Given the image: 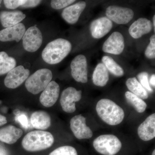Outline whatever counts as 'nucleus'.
I'll list each match as a JSON object with an SVG mask.
<instances>
[{"label":"nucleus","instance_id":"c9c22d12","mask_svg":"<svg viewBox=\"0 0 155 155\" xmlns=\"http://www.w3.org/2000/svg\"><path fill=\"white\" fill-rule=\"evenodd\" d=\"M153 24L154 28V31H155V15H154L153 17Z\"/></svg>","mask_w":155,"mask_h":155},{"label":"nucleus","instance_id":"f8f14e48","mask_svg":"<svg viewBox=\"0 0 155 155\" xmlns=\"http://www.w3.org/2000/svg\"><path fill=\"white\" fill-rule=\"evenodd\" d=\"M125 48L123 35L120 32H113L103 45L102 49L104 52L119 55L122 54Z\"/></svg>","mask_w":155,"mask_h":155},{"label":"nucleus","instance_id":"2f4dec72","mask_svg":"<svg viewBox=\"0 0 155 155\" xmlns=\"http://www.w3.org/2000/svg\"><path fill=\"white\" fill-rule=\"evenodd\" d=\"M41 1H36V0H29V1H26V2L24 5L21 6L22 8H34L38 5L41 2Z\"/></svg>","mask_w":155,"mask_h":155},{"label":"nucleus","instance_id":"1a4fd4ad","mask_svg":"<svg viewBox=\"0 0 155 155\" xmlns=\"http://www.w3.org/2000/svg\"><path fill=\"white\" fill-rule=\"evenodd\" d=\"M71 75L76 81L86 83L88 81L87 64L86 57L78 55L72 60L70 65Z\"/></svg>","mask_w":155,"mask_h":155},{"label":"nucleus","instance_id":"9b49d317","mask_svg":"<svg viewBox=\"0 0 155 155\" xmlns=\"http://www.w3.org/2000/svg\"><path fill=\"white\" fill-rule=\"evenodd\" d=\"M107 17L118 24H126L133 19L134 13L131 9L117 6H110L106 12Z\"/></svg>","mask_w":155,"mask_h":155},{"label":"nucleus","instance_id":"c85d7f7f","mask_svg":"<svg viewBox=\"0 0 155 155\" xmlns=\"http://www.w3.org/2000/svg\"><path fill=\"white\" fill-rule=\"evenodd\" d=\"M74 0H53L51 1L52 8L55 10H59L66 8L75 2Z\"/></svg>","mask_w":155,"mask_h":155},{"label":"nucleus","instance_id":"f704fd0d","mask_svg":"<svg viewBox=\"0 0 155 155\" xmlns=\"http://www.w3.org/2000/svg\"><path fill=\"white\" fill-rule=\"evenodd\" d=\"M150 84L155 87V74H153L151 76L150 78Z\"/></svg>","mask_w":155,"mask_h":155},{"label":"nucleus","instance_id":"5701e85b","mask_svg":"<svg viewBox=\"0 0 155 155\" xmlns=\"http://www.w3.org/2000/svg\"><path fill=\"white\" fill-rule=\"evenodd\" d=\"M126 85L130 92L142 99H147L148 98V94L146 90L142 86L136 78H130L127 79Z\"/></svg>","mask_w":155,"mask_h":155},{"label":"nucleus","instance_id":"e433bc0d","mask_svg":"<svg viewBox=\"0 0 155 155\" xmlns=\"http://www.w3.org/2000/svg\"><path fill=\"white\" fill-rule=\"evenodd\" d=\"M152 155H155V150H154L153 151L152 154Z\"/></svg>","mask_w":155,"mask_h":155},{"label":"nucleus","instance_id":"6ab92c4d","mask_svg":"<svg viewBox=\"0 0 155 155\" xmlns=\"http://www.w3.org/2000/svg\"><path fill=\"white\" fill-rule=\"evenodd\" d=\"M25 17L21 11H2L0 12V22L3 27L9 28L19 24Z\"/></svg>","mask_w":155,"mask_h":155},{"label":"nucleus","instance_id":"ddd939ff","mask_svg":"<svg viewBox=\"0 0 155 155\" xmlns=\"http://www.w3.org/2000/svg\"><path fill=\"white\" fill-rule=\"evenodd\" d=\"M60 92L59 84L55 81H51L40 97L41 104L46 107H52L58 101Z\"/></svg>","mask_w":155,"mask_h":155},{"label":"nucleus","instance_id":"a211bd4d","mask_svg":"<svg viewBox=\"0 0 155 155\" xmlns=\"http://www.w3.org/2000/svg\"><path fill=\"white\" fill-rule=\"evenodd\" d=\"M86 4L84 2H78L69 6L63 10L62 17L70 24H74L78 21L81 14L86 8Z\"/></svg>","mask_w":155,"mask_h":155},{"label":"nucleus","instance_id":"412c9836","mask_svg":"<svg viewBox=\"0 0 155 155\" xmlns=\"http://www.w3.org/2000/svg\"><path fill=\"white\" fill-rule=\"evenodd\" d=\"M30 121L32 127L38 130H46L51 125V118L49 114L44 111L34 112L31 116Z\"/></svg>","mask_w":155,"mask_h":155},{"label":"nucleus","instance_id":"2eb2a0df","mask_svg":"<svg viewBox=\"0 0 155 155\" xmlns=\"http://www.w3.org/2000/svg\"><path fill=\"white\" fill-rule=\"evenodd\" d=\"M139 137L144 141L151 140L155 137V114L150 115L139 126L137 129Z\"/></svg>","mask_w":155,"mask_h":155},{"label":"nucleus","instance_id":"a878e982","mask_svg":"<svg viewBox=\"0 0 155 155\" xmlns=\"http://www.w3.org/2000/svg\"><path fill=\"white\" fill-rule=\"evenodd\" d=\"M102 61L108 71L115 76L121 77L124 75V72L123 69L110 57L104 56Z\"/></svg>","mask_w":155,"mask_h":155},{"label":"nucleus","instance_id":"39448f33","mask_svg":"<svg viewBox=\"0 0 155 155\" xmlns=\"http://www.w3.org/2000/svg\"><path fill=\"white\" fill-rule=\"evenodd\" d=\"M94 148L103 155H116L122 147V143L116 136L103 134L95 139L93 143Z\"/></svg>","mask_w":155,"mask_h":155},{"label":"nucleus","instance_id":"6e6552de","mask_svg":"<svg viewBox=\"0 0 155 155\" xmlns=\"http://www.w3.org/2000/svg\"><path fill=\"white\" fill-rule=\"evenodd\" d=\"M70 127L73 134L78 139H88L93 135L91 129L86 125V118L81 114L72 117L70 121Z\"/></svg>","mask_w":155,"mask_h":155},{"label":"nucleus","instance_id":"7c9ffc66","mask_svg":"<svg viewBox=\"0 0 155 155\" xmlns=\"http://www.w3.org/2000/svg\"><path fill=\"white\" fill-rule=\"evenodd\" d=\"M25 0H5L4 3L6 8L9 9H15L25 4Z\"/></svg>","mask_w":155,"mask_h":155},{"label":"nucleus","instance_id":"4468645a","mask_svg":"<svg viewBox=\"0 0 155 155\" xmlns=\"http://www.w3.org/2000/svg\"><path fill=\"white\" fill-rule=\"evenodd\" d=\"M113 27V22L107 17H102L93 21L91 23L90 31L94 38L104 37Z\"/></svg>","mask_w":155,"mask_h":155},{"label":"nucleus","instance_id":"20e7f679","mask_svg":"<svg viewBox=\"0 0 155 155\" xmlns=\"http://www.w3.org/2000/svg\"><path fill=\"white\" fill-rule=\"evenodd\" d=\"M52 78V72L50 69L46 68L39 69L27 78L25 87L31 93L38 94L44 90Z\"/></svg>","mask_w":155,"mask_h":155},{"label":"nucleus","instance_id":"dca6fc26","mask_svg":"<svg viewBox=\"0 0 155 155\" xmlns=\"http://www.w3.org/2000/svg\"><path fill=\"white\" fill-rule=\"evenodd\" d=\"M25 31V26L22 23L5 28L0 31V41L8 42L15 41L18 42L22 38Z\"/></svg>","mask_w":155,"mask_h":155},{"label":"nucleus","instance_id":"f257e3e1","mask_svg":"<svg viewBox=\"0 0 155 155\" xmlns=\"http://www.w3.org/2000/svg\"><path fill=\"white\" fill-rule=\"evenodd\" d=\"M96 110L99 117L106 124L111 126L119 125L125 117L123 109L108 99L100 100L97 103Z\"/></svg>","mask_w":155,"mask_h":155},{"label":"nucleus","instance_id":"4be33fe9","mask_svg":"<svg viewBox=\"0 0 155 155\" xmlns=\"http://www.w3.org/2000/svg\"><path fill=\"white\" fill-rule=\"evenodd\" d=\"M109 80V74L107 69L103 63L97 64L92 75V80L95 85L104 87Z\"/></svg>","mask_w":155,"mask_h":155},{"label":"nucleus","instance_id":"f3484780","mask_svg":"<svg viewBox=\"0 0 155 155\" xmlns=\"http://www.w3.org/2000/svg\"><path fill=\"white\" fill-rule=\"evenodd\" d=\"M152 29L151 22L145 18H140L133 22L129 27V33L134 38L137 39L148 34Z\"/></svg>","mask_w":155,"mask_h":155},{"label":"nucleus","instance_id":"9d476101","mask_svg":"<svg viewBox=\"0 0 155 155\" xmlns=\"http://www.w3.org/2000/svg\"><path fill=\"white\" fill-rule=\"evenodd\" d=\"M30 71L22 66L15 67L7 74L4 80L5 86L8 88L15 89L27 80Z\"/></svg>","mask_w":155,"mask_h":155},{"label":"nucleus","instance_id":"b1692460","mask_svg":"<svg viewBox=\"0 0 155 155\" xmlns=\"http://www.w3.org/2000/svg\"><path fill=\"white\" fill-rule=\"evenodd\" d=\"M17 62L5 52H0V75L8 73L16 67Z\"/></svg>","mask_w":155,"mask_h":155},{"label":"nucleus","instance_id":"72a5a7b5","mask_svg":"<svg viewBox=\"0 0 155 155\" xmlns=\"http://www.w3.org/2000/svg\"><path fill=\"white\" fill-rule=\"evenodd\" d=\"M7 123V118L5 116L0 114V126H2Z\"/></svg>","mask_w":155,"mask_h":155},{"label":"nucleus","instance_id":"4c0bfd02","mask_svg":"<svg viewBox=\"0 0 155 155\" xmlns=\"http://www.w3.org/2000/svg\"><path fill=\"white\" fill-rule=\"evenodd\" d=\"M2 2V1H0V5H1V3Z\"/></svg>","mask_w":155,"mask_h":155},{"label":"nucleus","instance_id":"bb28decb","mask_svg":"<svg viewBox=\"0 0 155 155\" xmlns=\"http://www.w3.org/2000/svg\"><path fill=\"white\" fill-rule=\"evenodd\" d=\"M49 155H78V153L74 147L64 146L54 150Z\"/></svg>","mask_w":155,"mask_h":155},{"label":"nucleus","instance_id":"c756f323","mask_svg":"<svg viewBox=\"0 0 155 155\" xmlns=\"http://www.w3.org/2000/svg\"><path fill=\"white\" fill-rule=\"evenodd\" d=\"M146 57L149 59L155 58V35H153L150 38V42L145 52Z\"/></svg>","mask_w":155,"mask_h":155},{"label":"nucleus","instance_id":"cd10ccee","mask_svg":"<svg viewBox=\"0 0 155 155\" xmlns=\"http://www.w3.org/2000/svg\"><path fill=\"white\" fill-rule=\"evenodd\" d=\"M137 78L140 81V83L146 90L149 92H153V90L150 85L148 81V74L147 72H140L137 75Z\"/></svg>","mask_w":155,"mask_h":155},{"label":"nucleus","instance_id":"aec40b11","mask_svg":"<svg viewBox=\"0 0 155 155\" xmlns=\"http://www.w3.org/2000/svg\"><path fill=\"white\" fill-rule=\"evenodd\" d=\"M22 134V129L14 125H9L0 129V141L7 144H14Z\"/></svg>","mask_w":155,"mask_h":155},{"label":"nucleus","instance_id":"7ed1b4c3","mask_svg":"<svg viewBox=\"0 0 155 155\" xmlns=\"http://www.w3.org/2000/svg\"><path fill=\"white\" fill-rule=\"evenodd\" d=\"M54 142V137L50 132L42 130L31 131L22 139L23 148L31 152L40 151L51 147Z\"/></svg>","mask_w":155,"mask_h":155},{"label":"nucleus","instance_id":"473e14b6","mask_svg":"<svg viewBox=\"0 0 155 155\" xmlns=\"http://www.w3.org/2000/svg\"><path fill=\"white\" fill-rule=\"evenodd\" d=\"M18 120L22 125L23 127H27L28 122L26 116H21L18 118Z\"/></svg>","mask_w":155,"mask_h":155},{"label":"nucleus","instance_id":"423d86ee","mask_svg":"<svg viewBox=\"0 0 155 155\" xmlns=\"http://www.w3.org/2000/svg\"><path fill=\"white\" fill-rule=\"evenodd\" d=\"M42 35L36 26H31L25 31L22 37V45L24 49L29 52L36 51L41 46Z\"/></svg>","mask_w":155,"mask_h":155},{"label":"nucleus","instance_id":"0eeeda50","mask_svg":"<svg viewBox=\"0 0 155 155\" xmlns=\"http://www.w3.org/2000/svg\"><path fill=\"white\" fill-rule=\"evenodd\" d=\"M82 91L73 87L65 89L61 94L60 103L62 109L67 113H72L76 110L75 102L81 98Z\"/></svg>","mask_w":155,"mask_h":155},{"label":"nucleus","instance_id":"f03ea898","mask_svg":"<svg viewBox=\"0 0 155 155\" xmlns=\"http://www.w3.org/2000/svg\"><path fill=\"white\" fill-rule=\"evenodd\" d=\"M72 47L69 41L65 39H57L47 45L42 52V58L48 64H58L69 54Z\"/></svg>","mask_w":155,"mask_h":155},{"label":"nucleus","instance_id":"393cba45","mask_svg":"<svg viewBox=\"0 0 155 155\" xmlns=\"http://www.w3.org/2000/svg\"><path fill=\"white\" fill-rule=\"evenodd\" d=\"M125 97L127 101L132 106L137 113H143L146 110V103L137 96L127 91L125 93Z\"/></svg>","mask_w":155,"mask_h":155}]
</instances>
